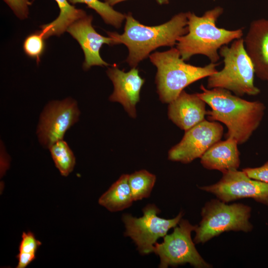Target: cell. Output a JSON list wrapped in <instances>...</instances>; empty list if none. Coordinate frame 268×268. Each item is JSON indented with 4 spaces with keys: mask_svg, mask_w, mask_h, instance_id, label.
<instances>
[{
    "mask_svg": "<svg viewBox=\"0 0 268 268\" xmlns=\"http://www.w3.org/2000/svg\"><path fill=\"white\" fill-rule=\"evenodd\" d=\"M20 19L26 18L28 15V0H3Z\"/></svg>",
    "mask_w": 268,
    "mask_h": 268,
    "instance_id": "cell-24",
    "label": "cell"
},
{
    "mask_svg": "<svg viewBox=\"0 0 268 268\" xmlns=\"http://www.w3.org/2000/svg\"><path fill=\"white\" fill-rule=\"evenodd\" d=\"M48 149L61 175L67 176L74 169L76 159L72 150L64 139L53 144Z\"/></svg>",
    "mask_w": 268,
    "mask_h": 268,
    "instance_id": "cell-19",
    "label": "cell"
},
{
    "mask_svg": "<svg viewBox=\"0 0 268 268\" xmlns=\"http://www.w3.org/2000/svg\"><path fill=\"white\" fill-rule=\"evenodd\" d=\"M41 245V242L36 238L32 232H23L19 246V252L36 255L37 251Z\"/></svg>",
    "mask_w": 268,
    "mask_h": 268,
    "instance_id": "cell-23",
    "label": "cell"
},
{
    "mask_svg": "<svg viewBox=\"0 0 268 268\" xmlns=\"http://www.w3.org/2000/svg\"><path fill=\"white\" fill-rule=\"evenodd\" d=\"M126 0H105V1L107 2L111 6H113L115 4L122 2ZM160 4H168L169 0H156Z\"/></svg>",
    "mask_w": 268,
    "mask_h": 268,
    "instance_id": "cell-28",
    "label": "cell"
},
{
    "mask_svg": "<svg viewBox=\"0 0 268 268\" xmlns=\"http://www.w3.org/2000/svg\"><path fill=\"white\" fill-rule=\"evenodd\" d=\"M199 188L226 203L250 198L268 206V183L250 178L243 171L224 172L217 183Z\"/></svg>",
    "mask_w": 268,
    "mask_h": 268,
    "instance_id": "cell-10",
    "label": "cell"
},
{
    "mask_svg": "<svg viewBox=\"0 0 268 268\" xmlns=\"http://www.w3.org/2000/svg\"><path fill=\"white\" fill-rule=\"evenodd\" d=\"M244 39L245 50L253 64L255 74L268 80V20L252 21Z\"/></svg>",
    "mask_w": 268,
    "mask_h": 268,
    "instance_id": "cell-14",
    "label": "cell"
},
{
    "mask_svg": "<svg viewBox=\"0 0 268 268\" xmlns=\"http://www.w3.org/2000/svg\"><path fill=\"white\" fill-rule=\"evenodd\" d=\"M242 171L250 178L268 183V161L261 166L246 168Z\"/></svg>",
    "mask_w": 268,
    "mask_h": 268,
    "instance_id": "cell-25",
    "label": "cell"
},
{
    "mask_svg": "<svg viewBox=\"0 0 268 268\" xmlns=\"http://www.w3.org/2000/svg\"><path fill=\"white\" fill-rule=\"evenodd\" d=\"M55 0L59 7L60 13L55 20L40 26V31L45 39L53 35H61L74 22L86 16L85 11L75 8L68 0Z\"/></svg>",
    "mask_w": 268,
    "mask_h": 268,
    "instance_id": "cell-18",
    "label": "cell"
},
{
    "mask_svg": "<svg viewBox=\"0 0 268 268\" xmlns=\"http://www.w3.org/2000/svg\"><path fill=\"white\" fill-rule=\"evenodd\" d=\"M73 4L82 3L95 10L102 18L104 22L116 28H119L126 15L114 10L112 6L106 2L99 0H68Z\"/></svg>",
    "mask_w": 268,
    "mask_h": 268,
    "instance_id": "cell-21",
    "label": "cell"
},
{
    "mask_svg": "<svg viewBox=\"0 0 268 268\" xmlns=\"http://www.w3.org/2000/svg\"><path fill=\"white\" fill-rule=\"evenodd\" d=\"M143 216L135 217L131 214H124L125 236L130 237L141 255L153 252L157 240L164 237L168 231L176 227L183 216L181 211L174 218L165 219L158 216L160 210L154 204H148L142 209Z\"/></svg>",
    "mask_w": 268,
    "mask_h": 268,
    "instance_id": "cell-7",
    "label": "cell"
},
{
    "mask_svg": "<svg viewBox=\"0 0 268 268\" xmlns=\"http://www.w3.org/2000/svg\"><path fill=\"white\" fill-rule=\"evenodd\" d=\"M202 92L197 93L211 108L206 111L209 121H217L227 127V137L238 144L246 142L259 126L266 107L259 101H250L233 95L225 89H208L201 85Z\"/></svg>",
    "mask_w": 268,
    "mask_h": 268,
    "instance_id": "cell-1",
    "label": "cell"
},
{
    "mask_svg": "<svg viewBox=\"0 0 268 268\" xmlns=\"http://www.w3.org/2000/svg\"><path fill=\"white\" fill-rule=\"evenodd\" d=\"M251 207L241 203L227 204L218 199L206 202L201 210V219L195 230V244H204L227 231L249 232Z\"/></svg>",
    "mask_w": 268,
    "mask_h": 268,
    "instance_id": "cell-6",
    "label": "cell"
},
{
    "mask_svg": "<svg viewBox=\"0 0 268 268\" xmlns=\"http://www.w3.org/2000/svg\"><path fill=\"white\" fill-rule=\"evenodd\" d=\"M155 181L156 176L146 170L129 175V183L134 201L148 198Z\"/></svg>",
    "mask_w": 268,
    "mask_h": 268,
    "instance_id": "cell-20",
    "label": "cell"
},
{
    "mask_svg": "<svg viewBox=\"0 0 268 268\" xmlns=\"http://www.w3.org/2000/svg\"><path fill=\"white\" fill-rule=\"evenodd\" d=\"M219 54L223 58L224 67L208 77L207 88L227 89L238 96L260 93L254 84L255 69L243 38L234 40L230 47L222 46Z\"/></svg>",
    "mask_w": 268,
    "mask_h": 268,
    "instance_id": "cell-5",
    "label": "cell"
},
{
    "mask_svg": "<svg viewBox=\"0 0 268 268\" xmlns=\"http://www.w3.org/2000/svg\"><path fill=\"white\" fill-rule=\"evenodd\" d=\"M16 257L18 261L16 268H25L35 259L36 255L19 252Z\"/></svg>",
    "mask_w": 268,
    "mask_h": 268,
    "instance_id": "cell-26",
    "label": "cell"
},
{
    "mask_svg": "<svg viewBox=\"0 0 268 268\" xmlns=\"http://www.w3.org/2000/svg\"><path fill=\"white\" fill-rule=\"evenodd\" d=\"M128 174H123L98 200V203L109 211L116 212L130 207L134 200L129 183Z\"/></svg>",
    "mask_w": 268,
    "mask_h": 268,
    "instance_id": "cell-17",
    "label": "cell"
},
{
    "mask_svg": "<svg viewBox=\"0 0 268 268\" xmlns=\"http://www.w3.org/2000/svg\"><path fill=\"white\" fill-rule=\"evenodd\" d=\"M149 57L157 67V92L163 103H170L189 85L217 71L216 63H210L204 67L186 63L176 48L162 52H156Z\"/></svg>",
    "mask_w": 268,
    "mask_h": 268,
    "instance_id": "cell-4",
    "label": "cell"
},
{
    "mask_svg": "<svg viewBox=\"0 0 268 268\" xmlns=\"http://www.w3.org/2000/svg\"><path fill=\"white\" fill-rule=\"evenodd\" d=\"M43 34L40 31L28 35L25 39L23 48L25 54L29 57L35 59L37 62L43 54L45 49V42Z\"/></svg>",
    "mask_w": 268,
    "mask_h": 268,
    "instance_id": "cell-22",
    "label": "cell"
},
{
    "mask_svg": "<svg viewBox=\"0 0 268 268\" xmlns=\"http://www.w3.org/2000/svg\"><path fill=\"white\" fill-rule=\"evenodd\" d=\"M223 12V8L219 6L205 11L201 16L187 12L188 32L179 37L176 44L183 60L200 54L207 57L211 63H216L220 59L218 51L222 46L242 38V29L228 30L216 26V21Z\"/></svg>",
    "mask_w": 268,
    "mask_h": 268,
    "instance_id": "cell-3",
    "label": "cell"
},
{
    "mask_svg": "<svg viewBox=\"0 0 268 268\" xmlns=\"http://www.w3.org/2000/svg\"><path fill=\"white\" fill-rule=\"evenodd\" d=\"M80 115L78 103L72 98L48 102L40 114L36 130L41 146L48 149L64 139L67 131L78 121Z\"/></svg>",
    "mask_w": 268,
    "mask_h": 268,
    "instance_id": "cell-9",
    "label": "cell"
},
{
    "mask_svg": "<svg viewBox=\"0 0 268 268\" xmlns=\"http://www.w3.org/2000/svg\"><path fill=\"white\" fill-rule=\"evenodd\" d=\"M197 226L182 218L173 232L163 237L161 243H155L153 252L160 258L159 268H167L185 264L197 268L212 267L200 255L192 239L191 233Z\"/></svg>",
    "mask_w": 268,
    "mask_h": 268,
    "instance_id": "cell-8",
    "label": "cell"
},
{
    "mask_svg": "<svg viewBox=\"0 0 268 268\" xmlns=\"http://www.w3.org/2000/svg\"><path fill=\"white\" fill-rule=\"evenodd\" d=\"M223 128L218 123L204 120L185 131V134L168 152L173 161L189 163L201 156L214 143L220 140Z\"/></svg>",
    "mask_w": 268,
    "mask_h": 268,
    "instance_id": "cell-11",
    "label": "cell"
},
{
    "mask_svg": "<svg viewBox=\"0 0 268 268\" xmlns=\"http://www.w3.org/2000/svg\"><path fill=\"white\" fill-rule=\"evenodd\" d=\"M238 142L234 138L218 141L211 146L201 157V163L208 170L222 173L237 170L240 164Z\"/></svg>",
    "mask_w": 268,
    "mask_h": 268,
    "instance_id": "cell-16",
    "label": "cell"
},
{
    "mask_svg": "<svg viewBox=\"0 0 268 268\" xmlns=\"http://www.w3.org/2000/svg\"></svg>",
    "mask_w": 268,
    "mask_h": 268,
    "instance_id": "cell-29",
    "label": "cell"
},
{
    "mask_svg": "<svg viewBox=\"0 0 268 268\" xmlns=\"http://www.w3.org/2000/svg\"><path fill=\"white\" fill-rule=\"evenodd\" d=\"M107 74L114 85L109 100L121 103L131 117L135 118V106L139 100L140 91L144 82L139 76L138 69L133 67L125 72L114 66L108 68Z\"/></svg>",
    "mask_w": 268,
    "mask_h": 268,
    "instance_id": "cell-13",
    "label": "cell"
},
{
    "mask_svg": "<svg viewBox=\"0 0 268 268\" xmlns=\"http://www.w3.org/2000/svg\"><path fill=\"white\" fill-rule=\"evenodd\" d=\"M187 12L175 15L169 21L153 26L143 25L129 13L126 16L124 32L122 34L107 32L114 44H124L129 50L126 62L132 67L161 46L173 47L179 37L188 32Z\"/></svg>",
    "mask_w": 268,
    "mask_h": 268,
    "instance_id": "cell-2",
    "label": "cell"
},
{
    "mask_svg": "<svg viewBox=\"0 0 268 268\" xmlns=\"http://www.w3.org/2000/svg\"><path fill=\"white\" fill-rule=\"evenodd\" d=\"M92 21V16L86 15L74 22L67 31L77 40L84 52L83 67L85 70L94 66H109L100 57L99 51L104 44L114 45L111 37L103 36L95 30Z\"/></svg>",
    "mask_w": 268,
    "mask_h": 268,
    "instance_id": "cell-12",
    "label": "cell"
},
{
    "mask_svg": "<svg viewBox=\"0 0 268 268\" xmlns=\"http://www.w3.org/2000/svg\"><path fill=\"white\" fill-rule=\"evenodd\" d=\"M1 174H3L9 164V157L7 153L2 141L0 142Z\"/></svg>",
    "mask_w": 268,
    "mask_h": 268,
    "instance_id": "cell-27",
    "label": "cell"
},
{
    "mask_svg": "<svg viewBox=\"0 0 268 268\" xmlns=\"http://www.w3.org/2000/svg\"><path fill=\"white\" fill-rule=\"evenodd\" d=\"M205 104L197 93L189 94L183 90L169 103V118L186 131L205 120Z\"/></svg>",
    "mask_w": 268,
    "mask_h": 268,
    "instance_id": "cell-15",
    "label": "cell"
}]
</instances>
